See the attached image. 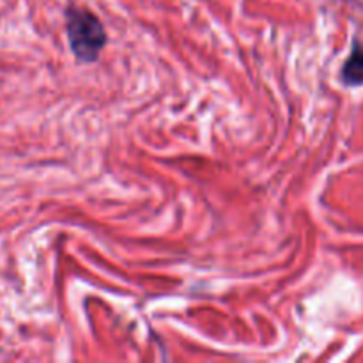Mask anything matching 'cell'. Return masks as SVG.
Here are the masks:
<instances>
[{
  "label": "cell",
  "mask_w": 363,
  "mask_h": 363,
  "mask_svg": "<svg viewBox=\"0 0 363 363\" xmlns=\"http://www.w3.org/2000/svg\"><path fill=\"white\" fill-rule=\"evenodd\" d=\"M67 39L71 52L82 62L98 60L99 52L106 45V32L98 16L87 9L69 7L66 11Z\"/></svg>",
  "instance_id": "cell-1"
},
{
  "label": "cell",
  "mask_w": 363,
  "mask_h": 363,
  "mask_svg": "<svg viewBox=\"0 0 363 363\" xmlns=\"http://www.w3.org/2000/svg\"><path fill=\"white\" fill-rule=\"evenodd\" d=\"M342 82L346 85H362L363 84V48L354 46L353 53L346 60L342 67Z\"/></svg>",
  "instance_id": "cell-2"
}]
</instances>
